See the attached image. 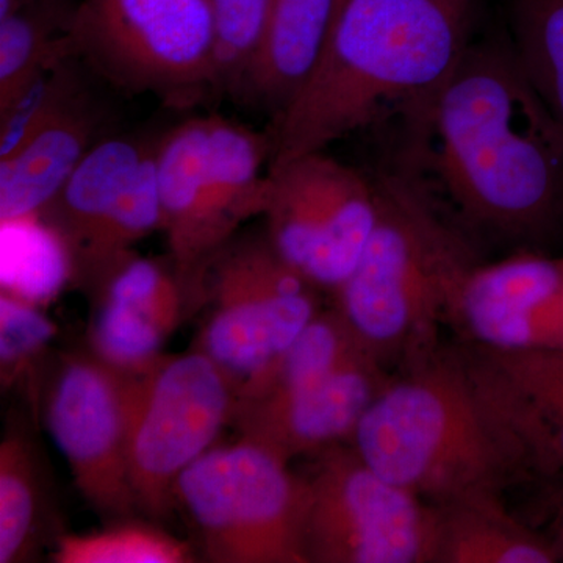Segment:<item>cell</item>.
<instances>
[{
  "label": "cell",
  "instance_id": "cell-1",
  "mask_svg": "<svg viewBox=\"0 0 563 563\" xmlns=\"http://www.w3.org/2000/svg\"><path fill=\"white\" fill-rule=\"evenodd\" d=\"M406 125L401 169L483 247H563V135L510 41H473Z\"/></svg>",
  "mask_w": 563,
  "mask_h": 563
},
{
  "label": "cell",
  "instance_id": "cell-2",
  "mask_svg": "<svg viewBox=\"0 0 563 563\" xmlns=\"http://www.w3.org/2000/svg\"><path fill=\"white\" fill-rule=\"evenodd\" d=\"M476 3L344 0L312 76L276 117L268 169L424 102L473 43Z\"/></svg>",
  "mask_w": 563,
  "mask_h": 563
},
{
  "label": "cell",
  "instance_id": "cell-3",
  "mask_svg": "<svg viewBox=\"0 0 563 563\" xmlns=\"http://www.w3.org/2000/svg\"><path fill=\"white\" fill-rule=\"evenodd\" d=\"M379 211L335 309L396 373L442 344L440 333L483 247L412 174L377 177Z\"/></svg>",
  "mask_w": 563,
  "mask_h": 563
},
{
  "label": "cell",
  "instance_id": "cell-4",
  "mask_svg": "<svg viewBox=\"0 0 563 563\" xmlns=\"http://www.w3.org/2000/svg\"><path fill=\"white\" fill-rule=\"evenodd\" d=\"M347 442L426 503L532 479L477 395L457 343L439 344L393 374Z\"/></svg>",
  "mask_w": 563,
  "mask_h": 563
},
{
  "label": "cell",
  "instance_id": "cell-5",
  "mask_svg": "<svg viewBox=\"0 0 563 563\" xmlns=\"http://www.w3.org/2000/svg\"><path fill=\"white\" fill-rule=\"evenodd\" d=\"M393 374L335 307L322 309L236 404L232 421L242 439L284 461L309 457L347 442Z\"/></svg>",
  "mask_w": 563,
  "mask_h": 563
},
{
  "label": "cell",
  "instance_id": "cell-6",
  "mask_svg": "<svg viewBox=\"0 0 563 563\" xmlns=\"http://www.w3.org/2000/svg\"><path fill=\"white\" fill-rule=\"evenodd\" d=\"M202 307L192 350L228 377L236 404L321 312L320 288L280 257L268 236L229 242L190 296Z\"/></svg>",
  "mask_w": 563,
  "mask_h": 563
},
{
  "label": "cell",
  "instance_id": "cell-7",
  "mask_svg": "<svg viewBox=\"0 0 563 563\" xmlns=\"http://www.w3.org/2000/svg\"><path fill=\"white\" fill-rule=\"evenodd\" d=\"M68 36L74 57L121 90L179 109L217 91L211 0H79Z\"/></svg>",
  "mask_w": 563,
  "mask_h": 563
},
{
  "label": "cell",
  "instance_id": "cell-8",
  "mask_svg": "<svg viewBox=\"0 0 563 563\" xmlns=\"http://www.w3.org/2000/svg\"><path fill=\"white\" fill-rule=\"evenodd\" d=\"M174 506L210 562L306 563L301 474L262 444L211 448L176 481Z\"/></svg>",
  "mask_w": 563,
  "mask_h": 563
},
{
  "label": "cell",
  "instance_id": "cell-9",
  "mask_svg": "<svg viewBox=\"0 0 563 563\" xmlns=\"http://www.w3.org/2000/svg\"><path fill=\"white\" fill-rule=\"evenodd\" d=\"M306 490V563H433L435 506L374 470L350 442L312 455Z\"/></svg>",
  "mask_w": 563,
  "mask_h": 563
},
{
  "label": "cell",
  "instance_id": "cell-10",
  "mask_svg": "<svg viewBox=\"0 0 563 563\" xmlns=\"http://www.w3.org/2000/svg\"><path fill=\"white\" fill-rule=\"evenodd\" d=\"M235 406L228 377L192 347L125 374L129 473L140 510L165 518L176 507V481L213 448Z\"/></svg>",
  "mask_w": 563,
  "mask_h": 563
},
{
  "label": "cell",
  "instance_id": "cell-11",
  "mask_svg": "<svg viewBox=\"0 0 563 563\" xmlns=\"http://www.w3.org/2000/svg\"><path fill=\"white\" fill-rule=\"evenodd\" d=\"M268 173L266 236L306 279L320 290L335 291L354 273L376 225V179L324 151Z\"/></svg>",
  "mask_w": 563,
  "mask_h": 563
},
{
  "label": "cell",
  "instance_id": "cell-12",
  "mask_svg": "<svg viewBox=\"0 0 563 563\" xmlns=\"http://www.w3.org/2000/svg\"><path fill=\"white\" fill-rule=\"evenodd\" d=\"M44 409L85 501L110 520H131L139 504L129 473L125 374L92 354L66 358Z\"/></svg>",
  "mask_w": 563,
  "mask_h": 563
},
{
  "label": "cell",
  "instance_id": "cell-13",
  "mask_svg": "<svg viewBox=\"0 0 563 563\" xmlns=\"http://www.w3.org/2000/svg\"><path fill=\"white\" fill-rule=\"evenodd\" d=\"M448 328L459 343L504 351L563 350V255L520 250L481 262Z\"/></svg>",
  "mask_w": 563,
  "mask_h": 563
},
{
  "label": "cell",
  "instance_id": "cell-14",
  "mask_svg": "<svg viewBox=\"0 0 563 563\" xmlns=\"http://www.w3.org/2000/svg\"><path fill=\"white\" fill-rule=\"evenodd\" d=\"M91 354L122 374L146 369L190 307L188 292L162 263L129 255L99 285Z\"/></svg>",
  "mask_w": 563,
  "mask_h": 563
},
{
  "label": "cell",
  "instance_id": "cell-15",
  "mask_svg": "<svg viewBox=\"0 0 563 563\" xmlns=\"http://www.w3.org/2000/svg\"><path fill=\"white\" fill-rule=\"evenodd\" d=\"M98 121L81 91L16 151L0 158V221L41 217L95 146Z\"/></svg>",
  "mask_w": 563,
  "mask_h": 563
},
{
  "label": "cell",
  "instance_id": "cell-16",
  "mask_svg": "<svg viewBox=\"0 0 563 563\" xmlns=\"http://www.w3.org/2000/svg\"><path fill=\"white\" fill-rule=\"evenodd\" d=\"M152 146L125 136L99 141L87 152L57 198L41 213L47 214L46 224L68 247L76 276L101 242Z\"/></svg>",
  "mask_w": 563,
  "mask_h": 563
},
{
  "label": "cell",
  "instance_id": "cell-17",
  "mask_svg": "<svg viewBox=\"0 0 563 563\" xmlns=\"http://www.w3.org/2000/svg\"><path fill=\"white\" fill-rule=\"evenodd\" d=\"M339 5L340 0H273L242 96L277 117L317 68Z\"/></svg>",
  "mask_w": 563,
  "mask_h": 563
},
{
  "label": "cell",
  "instance_id": "cell-18",
  "mask_svg": "<svg viewBox=\"0 0 563 563\" xmlns=\"http://www.w3.org/2000/svg\"><path fill=\"white\" fill-rule=\"evenodd\" d=\"M209 117L180 122L155 143V173L174 272L188 301L206 268L202 247L203 173L209 158Z\"/></svg>",
  "mask_w": 563,
  "mask_h": 563
},
{
  "label": "cell",
  "instance_id": "cell-19",
  "mask_svg": "<svg viewBox=\"0 0 563 563\" xmlns=\"http://www.w3.org/2000/svg\"><path fill=\"white\" fill-rule=\"evenodd\" d=\"M433 506V563L561 562L548 533L510 514L503 493H473Z\"/></svg>",
  "mask_w": 563,
  "mask_h": 563
},
{
  "label": "cell",
  "instance_id": "cell-20",
  "mask_svg": "<svg viewBox=\"0 0 563 563\" xmlns=\"http://www.w3.org/2000/svg\"><path fill=\"white\" fill-rule=\"evenodd\" d=\"M74 9L66 0H32L0 21V109L44 66L74 57L68 36Z\"/></svg>",
  "mask_w": 563,
  "mask_h": 563
},
{
  "label": "cell",
  "instance_id": "cell-21",
  "mask_svg": "<svg viewBox=\"0 0 563 563\" xmlns=\"http://www.w3.org/2000/svg\"><path fill=\"white\" fill-rule=\"evenodd\" d=\"M38 218L2 222V291L41 306L74 272L60 235Z\"/></svg>",
  "mask_w": 563,
  "mask_h": 563
},
{
  "label": "cell",
  "instance_id": "cell-22",
  "mask_svg": "<svg viewBox=\"0 0 563 563\" xmlns=\"http://www.w3.org/2000/svg\"><path fill=\"white\" fill-rule=\"evenodd\" d=\"M515 55L563 135V0H514Z\"/></svg>",
  "mask_w": 563,
  "mask_h": 563
},
{
  "label": "cell",
  "instance_id": "cell-23",
  "mask_svg": "<svg viewBox=\"0 0 563 563\" xmlns=\"http://www.w3.org/2000/svg\"><path fill=\"white\" fill-rule=\"evenodd\" d=\"M41 483L32 444L20 432L0 443V563L25 561L36 547Z\"/></svg>",
  "mask_w": 563,
  "mask_h": 563
},
{
  "label": "cell",
  "instance_id": "cell-24",
  "mask_svg": "<svg viewBox=\"0 0 563 563\" xmlns=\"http://www.w3.org/2000/svg\"><path fill=\"white\" fill-rule=\"evenodd\" d=\"M52 561L57 563H190V544L155 526L122 521L90 533H62Z\"/></svg>",
  "mask_w": 563,
  "mask_h": 563
},
{
  "label": "cell",
  "instance_id": "cell-25",
  "mask_svg": "<svg viewBox=\"0 0 563 563\" xmlns=\"http://www.w3.org/2000/svg\"><path fill=\"white\" fill-rule=\"evenodd\" d=\"M76 57L44 66L9 106L0 109V158L24 143L84 90Z\"/></svg>",
  "mask_w": 563,
  "mask_h": 563
},
{
  "label": "cell",
  "instance_id": "cell-26",
  "mask_svg": "<svg viewBox=\"0 0 563 563\" xmlns=\"http://www.w3.org/2000/svg\"><path fill=\"white\" fill-rule=\"evenodd\" d=\"M273 0H211L217 35V91L242 96Z\"/></svg>",
  "mask_w": 563,
  "mask_h": 563
},
{
  "label": "cell",
  "instance_id": "cell-27",
  "mask_svg": "<svg viewBox=\"0 0 563 563\" xmlns=\"http://www.w3.org/2000/svg\"><path fill=\"white\" fill-rule=\"evenodd\" d=\"M57 335V325L38 303L2 291L0 295V369L11 383Z\"/></svg>",
  "mask_w": 563,
  "mask_h": 563
},
{
  "label": "cell",
  "instance_id": "cell-28",
  "mask_svg": "<svg viewBox=\"0 0 563 563\" xmlns=\"http://www.w3.org/2000/svg\"><path fill=\"white\" fill-rule=\"evenodd\" d=\"M563 477V473L558 474ZM555 501L553 503V517H551L550 526L543 529L551 540H553L555 550H558L559 561L563 562V487L555 492Z\"/></svg>",
  "mask_w": 563,
  "mask_h": 563
},
{
  "label": "cell",
  "instance_id": "cell-29",
  "mask_svg": "<svg viewBox=\"0 0 563 563\" xmlns=\"http://www.w3.org/2000/svg\"><path fill=\"white\" fill-rule=\"evenodd\" d=\"M31 2L32 0H0V21L7 20Z\"/></svg>",
  "mask_w": 563,
  "mask_h": 563
},
{
  "label": "cell",
  "instance_id": "cell-30",
  "mask_svg": "<svg viewBox=\"0 0 563 563\" xmlns=\"http://www.w3.org/2000/svg\"><path fill=\"white\" fill-rule=\"evenodd\" d=\"M343 2H344V0H340L339 11H340V9H342Z\"/></svg>",
  "mask_w": 563,
  "mask_h": 563
}]
</instances>
